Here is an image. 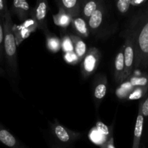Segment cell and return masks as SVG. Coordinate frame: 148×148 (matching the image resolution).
Instances as JSON below:
<instances>
[{"instance_id":"1","label":"cell","mask_w":148,"mask_h":148,"mask_svg":"<svg viewBox=\"0 0 148 148\" xmlns=\"http://www.w3.org/2000/svg\"><path fill=\"white\" fill-rule=\"evenodd\" d=\"M121 36L132 39L135 50L134 69L148 67V6L132 16Z\"/></svg>"},{"instance_id":"2","label":"cell","mask_w":148,"mask_h":148,"mask_svg":"<svg viewBox=\"0 0 148 148\" xmlns=\"http://www.w3.org/2000/svg\"><path fill=\"white\" fill-rule=\"evenodd\" d=\"M4 25V58L6 62L9 74L12 77H16L18 75L17 64V44L13 33V22L11 12L7 9L5 12L3 20Z\"/></svg>"},{"instance_id":"3","label":"cell","mask_w":148,"mask_h":148,"mask_svg":"<svg viewBox=\"0 0 148 148\" xmlns=\"http://www.w3.org/2000/svg\"><path fill=\"white\" fill-rule=\"evenodd\" d=\"M101 52L99 49L92 47L87 51L81 63V74L83 79H88L98 68L101 60Z\"/></svg>"},{"instance_id":"4","label":"cell","mask_w":148,"mask_h":148,"mask_svg":"<svg viewBox=\"0 0 148 148\" xmlns=\"http://www.w3.org/2000/svg\"><path fill=\"white\" fill-rule=\"evenodd\" d=\"M51 133L55 138L61 143L64 145L72 144L74 142L80 138L81 134L76 132H73L69 129L66 128L64 126L62 125L55 120L51 124Z\"/></svg>"},{"instance_id":"5","label":"cell","mask_w":148,"mask_h":148,"mask_svg":"<svg viewBox=\"0 0 148 148\" xmlns=\"http://www.w3.org/2000/svg\"><path fill=\"white\" fill-rule=\"evenodd\" d=\"M124 38V43L123 45V53H124V82L131 77L133 69H134L135 64V50H134V43L129 36H122Z\"/></svg>"},{"instance_id":"6","label":"cell","mask_w":148,"mask_h":148,"mask_svg":"<svg viewBox=\"0 0 148 148\" xmlns=\"http://www.w3.org/2000/svg\"><path fill=\"white\" fill-rule=\"evenodd\" d=\"M49 9L48 0H36L35 7L31 10L30 17L36 23L38 28L43 32L47 31V12Z\"/></svg>"},{"instance_id":"7","label":"cell","mask_w":148,"mask_h":148,"mask_svg":"<svg viewBox=\"0 0 148 148\" xmlns=\"http://www.w3.org/2000/svg\"><path fill=\"white\" fill-rule=\"evenodd\" d=\"M108 89V80L105 74H97L92 84V98L95 108L98 109L106 97Z\"/></svg>"},{"instance_id":"8","label":"cell","mask_w":148,"mask_h":148,"mask_svg":"<svg viewBox=\"0 0 148 148\" xmlns=\"http://www.w3.org/2000/svg\"><path fill=\"white\" fill-rule=\"evenodd\" d=\"M36 28H38L37 24L31 17L23 22L20 25H14L12 30L17 46H18L24 39L27 38L30 33L35 31Z\"/></svg>"},{"instance_id":"9","label":"cell","mask_w":148,"mask_h":148,"mask_svg":"<svg viewBox=\"0 0 148 148\" xmlns=\"http://www.w3.org/2000/svg\"><path fill=\"white\" fill-rule=\"evenodd\" d=\"M105 14L106 7L103 1L102 0L96 10L94 12L93 14L90 17V18L87 21L90 31H91L92 33H95L101 27L103 23Z\"/></svg>"},{"instance_id":"10","label":"cell","mask_w":148,"mask_h":148,"mask_svg":"<svg viewBox=\"0 0 148 148\" xmlns=\"http://www.w3.org/2000/svg\"><path fill=\"white\" fill-rule=\"evenodd\" d=\"M10 12L14 14L19 20L24 22L30 17L31 9L27 0H13Z\"/></svg>"},{"instance_id":"11","label":"cell","mask_w":148,"mask_h":148,"mask_svg":"<svg viewBox=\"0 0 148 148\" xmlns=\"http://www.w3.org/2000/svg\"><path fill=\"white\" fill-rule=\"evenodd\" d=\"M0 143L9 148H27L0 124Z\"/></svg>"},{"instance_id":"12","label":"cell","mask_w":148,"mask_h":148,"mask_svg":"<svg viewBox=\"0 0 148 148\" xmlns=\"http://www.w3.org/2000/svg\"><path fill=\"white\" fill-rule=\"evenodd\" d=\"M71 25L72 29L75 32V34L79 37L88 38L90 34L88 23L81 15L76 16L72 18Z\"/></svg>"},{"instance_id":"13","label":"cell","mask_w":148,"mask_h":148,"mask_svg":"<svg viewBox=\"0 0 148 148\" xmlns=\"http://www.w3.org/2000/svg\"><path fill=\"white\" fill-rule=\"evenodd\" d=\"M124 69L125 66H124V53H123V48H121L117 53L114 60V79L117 83L124 82Z\"/></svg>"},{"instance_id":"14","label":"cell","mask_w":148,"mask_h":148,"mask_svg":"<svg viewBox=\"0 0 148 148\" xmlns=\"http://www.w3.org/2000/svg\"><path fill=\"white\" fill-rule=\"evenodd\" d=\"M56 2L72 17L80 15L81 0H56Z\"/></svg>"},{"instance_id":"15","label":"cell","mask_w":148,"mask_h":148,"mask_svg":"<svg viewBox=\"0 0 148 148\" xmlns=\"http://www.w3.org/2000/svg\"><path fill=\"white\" fill-rule=\"evenodd\" d=\"M102 0H81L80 15L88 21Z\"/></svg>"},{"instance_id":"16","label":"cell","mask_w":148,"mask_h":148,"mask_svg":"<svg viewBox=\"0 0 148 148\" xmlns=\"http://www.w3.org/2000/svg\"><path fill=\"white\" fill-rule=\"evenodd\" d=\"M143 127H144V117L139 110L135 126H134V138H133V144L132 148H140V142H141L143 132Z\"/></svg>"},{"instance_id":"17","label":"cell","mask_w":148,"mask_h":148,"mask_svg":"<svg viewBox=\"0 0 148 148\" xmlns=\"http://www.w3.org/2000/svg\"><path fill=\"white\" fill-rule=\"evenodd\" d=\"M69 36H70L72 43H73L74 52L77 56L78 59H79V62H81L85 55L86 54L87 51H88L86 43L84 42L82 38L79 37L77 35L70 34Z\"/></svg>"},{"instance_id":"18","label":"cell","mask_w":148,"mask_h":148,"mask_svg":"<svg viewBox=\"0 0 148 148\" xmlns=\"http://www.w3.org/2000/svg\"><path fill=\"white\" fill-rule=\"evenodd\" d=\"M72 18V17L60 7H59V12L56 14H53V20L55 25L64 29H66L70 25Z\"/></svg>"},{"instance_id":"19","label":"cell","mask_w":148,"mask_h":148,"mask_svg":"<svg viewBox=\"0 0 148 148\" xmlns=\"http://www.w3.org/2000/svg\"><path fill=\"white\" fill-rule=\"evenodd\" d=\"M147 0H115L117 10L121 14H127L132 7H137Z\"/></svg>"},{"instance_id":"20","label":"cell","mask_w":148,"mask_h":148,"mask_svg":"<svg viewBox=\"0 0 148 148\" xmlns=\"http://www.w3.org/2000/svg\"><path fill=\"white\" fill-rule=\"evenodd\" d=\"M47 49L52 53H57L61 50V40L59 37L49 30L45 32Z\"/></svg>"},{"instance_id":"21","label":"cell","mask_w":148,"mask_h":148,"mask_svg":"<svg viewBox=\"0 0 148 148\" xmlns=\"http://www.w3.org/2000/svg\"><path fill=\"white\" fill-rule=\"evenodd\" d=\"M148 90V87H134L132 89L130 93L127 96V99L132 101V100L140 99L143 98L146 95Z\"/></svg>"},{"instance_id":"22","label":"cell","mask_w":148,"mask_h":148,"mask_svg":"<svg viewBox=\"0 0 148 148\" xmlns=\"http://www.w3.org/2000/svg\"><path fill=\"white\" fill-rule=\"evenodd\" d=\"M61 49H62L64 53L74 51L73 43L69 35L66 33H63L61 36Z\"/></svg>"},{"instance_id":"23","label":"cell","mask_w":148,"mask_h":148,"mask_svg":"<svg viewBox=\"0 0 148 148\" xmlns=\"http://www.w3.org/2000/svg\"><path fill=\"white\" fill-rule=\"evenodd\" d=\"M4 19L0 17V65L4 62Z\"/></svg>"},{"instance_id":"24","label":"cell","mask_w":148,"mask_h":148,"mask_svg":"<svg viewBox=\"0 0 148 148\" xmlns=\"http://www.w3.org/2000/svg\"><path fill=\"white\" fill-rule=\"evenodd\" d=\"M64 59L66 61V63L69 64H77L79 62V59H78L77 56L75 54L74 51L64 53Z\"/></svg>"},{"instance_id":"25","label":"cell","mask_w":148,"mask_h":148,"mask_svg":"<svg viewBox=\"0 0 148 148\" xmlns=\"http://www.w3.org/2000/svg\"><path fill=\"white\" fill-rule=\"evenodd\" d=\"M139 110L141 112L142 115L143 117H147L148 116V96L146 97L144 100L142 101L140 103V107H139Z\"/></svg>"},{"instance_id":"26","label":"cell","mask_w":148,"mask_h":148,"mask_svg":"<svg viewBox=\"0 0 148 148\" xmlns=\"http://www.w3.org/2000/svg\"><path fill=\"white\" fill-rule=\"evenodd\" d=\"M96 129L99 132L102 133L103 135L108 136V133H109V130H108V127L106 125L102 123L101 121H98L96 123Z\"/></svg>"},{"instance_id":"27","label":"cell","mask_w":148,"mask_h":148,"mask_svg":"<svg viewBox=\"0 0 148 148\" xmlns=\"http://www.w3.org/2000/svg\"><path fill=\"white\" fill-rule=\"evenodd\" d=\"M101 148H116L114 137H109V139H107L106 141L101 145Z\"/></svg>"},{"instance_id":"28","label":"cell","mask_w":148,"mask_h":148,"mask_svg":"<svg viewBox=\"0 0 148 148\" xmlns=\"http://www.w3.org/2000/svg\"><path fill=\"white\" fill-rule=\"evenodd\" d=\"M8 9L7 4V0H0V17L4 19L6 10Z\"/></svg>"},{"instance_id":"29","label":"cell","mask_w":148,"mask_h":148,"mask_svg":"<svg viewBox=\"0 0 148 148\" xmlns=\"http://www.w3.org/2000/svg\"><path fill=\"white\" fill-rule=\"evenodd\" d=\"M1 74H3V69H2V68L0 66V75H1Z\"/></svg>"},{"instance_id":"30","label":"cell","mask_w":148,"mask_h":148,"mask_svg":"<svg viewBox=\"0 0 148 148\" xmlns=\"http://www.w3.org/2000/svg\"><path fill=\"white\" fill-rule=\"evenodd\" d=\"M51 148H62V147H58V146H56V145H53L51 147Z\"/></svg>"},{"instance_id":"31","label":"cell","mask_w":148,"mask_h":148,"mask_svg":"<svg viewBox=\"0 0 148 148\" xmlns=\"http://www.w3.org/2000/svg\"><path fill=\"white\" fill-rule=\"evenodd\" d=\"M142 148H145V147H143Z\"/></svg>"}]
</instances>
